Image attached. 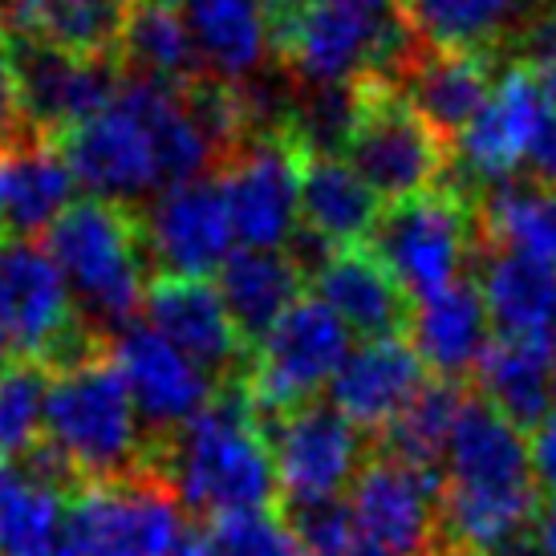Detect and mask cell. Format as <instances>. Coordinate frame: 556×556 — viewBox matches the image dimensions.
<instances>
[{
  "label": "cell",
  "instance_id": "22",
  "mask_svg": "<svg viewBox=\"0 0 556 556\" xmlns=\"http://www.w3.org/2000/svg\"><path fill=\"white\" fill-rule=\"evenodd\" d=\"M309 285L313 296L350 329V338H406L415 301L402 293L399 280L387 273V264L366 244L333 248L309 273Z\"/></svg>",
  "mask_w": 556,
  "mask_h": 556
},
{
  "label": "cell",
  "instance_id": "42",
  "mask_svg": "<svg viewBox=\"0 0 556 556\" xmlns=\"http://www.w3.org/2000/svg\"><path fill=\"white\" fill-rule=\"evenodd\" d=\"M532 74H536V81H541L544 98H548V110L556 114V53H548L541 65H528Z\"/></svg>",
  "mask_w": 556,
  "mask_h": 556
},
{
  "label": "cell",
  "instance_id": "17",
  "mask_svg": "<svg viewBox=\"0 0 556 556\" xmlns=\"http://www.w3.org/2000/svg\"><path fill=\"white\" fill-rule=\"evenodd\" d=\"M142 219L155 277H216L236 252L228 203L216 179H191L155 195Z\"/></svg>",
  "mask_w": 556,
  "mask_h": 556
},
{
  "label": "cell",
  "instance_id": "47",
  "mask_svg": "<svg viewBox=\"0 0 556 556\" xmlns=\"http://www.w3.org/2000/svg\"><path fill=\"white\" fill-rule=\"evenodd\" d=\"M9 46V29H4V16H0V49Z\"/></svg>",
  "mask_w": 556,
  "mask_h": 556
},
{
  "label": "cell",
  "instance_id": "4",
  "mask_svg": "<svg viewBox=\"0 0 556 556\" xmlns=\"http://www.w3.org/2000/svg\"><path fill=\"white\" fill-rule=\"evenodd\" d=\"M410 46L399 0H305L273 16V49L309 90L387 81Z\"/></svg>",
  "mask_w": 556,
  "mask_h": 556
},
{
  "label": "cell",
  "instance_id": "11",
  "mask_svg": "<svg viewBox=\"0 0 556 556\" xmlns=\"http://www.w3.org/2000/svg\"><path fill=\"white\" fill-rule=\"evenodd\" d=\"M345 357H350V329L317 296H301L252 350V366L240 387L264 422L280 410L317 399L321 387L338 378Z\"/></svg>",
  "mask_w": 556,
  "mask_h": 556
},
{
  "label": "cell",
  "instance_id": "6",
  "mask_svg": "<svg viewBox=\"0 0 556 556\" xmlns=\"http://www.w3.org/2000/svg\"><path fill=\"white\" fill-rule=\"evenodd\" d=\"M366 248L387 264L402 293L418 305L464 280V268L479 256L483 248L479 200L467 195L459 184L443 179L415 200L382 207Z\"/></svg>",
  "mask_w": 556,
  "mask_h": 556
},
{
  "label": "cell",
  "instance_id": "40",
  "mask_svg": "<svg viewBox=\"0 0 556 556\" xmlns=\"http://www.w3.org/2000/svg\"><path fill=\"white\" fill-rule=\"evenodd\" d=\"M532 541L541 548V556H556V500H544L532 525Z\"/></svg>",
  "mask_w": 556,
  "mask_h": 556
},
{
  "label": "cell",
  "instance_id": "45",
  "mask_svg": "<svg viewBox=\"0 0 556 556\" xmlns=\"http://www.w3.org/2000/svg\"><path fill=\"white\" fill-rule=\"evenodd\" d=\"M268 4V21L280 13H289V9H296V4H305V0H264Z\"/></svg>",
  "mask_w": 556,
  "mask_h": 556
},
{
  "label": "cell",
  "instance_id": "31",
  "mask_svg": "<svg viewBox=\"0 0 556 556\" xmlns=\"http://www.w3.org/2000/svg\"><path fill=\"white\" fill-rule=\"evenodd\" d=\"M553 378H556V350L541 341L500 338L479 357L471 382L479 387V399L492 402L504 418H511L520 431L541 427L553 415Z\"/></svg>",
  "mask_w": 556,
  "mask_h": 556
},
{
  "label": "cell",
  "instance_id": "44",
  "mask_svg": "<svg viewBox=\"0 0 556 556\" xmlns=\"http://www.w3.org/2000/svg\"><path fill=\"white\" fill-rule=\"evenodd\" d=\"M415 556H464V553H459L455 544H447V541H439V536H434V541L422 544V548H418Z\"/></svg>",
  "mask_w": 556,
  "mask_h": 556
},
{
  "label": "cell",
  "instance_id": "28",
  "mask_svg": "<svg viewBox=\"0 0 556 556\" xmlns=\"http://www.w3.org/2000/svg\"><path fill=\"white\" fill-rule=\"evenodd\" d=\"M382 200L341 155H301V232L325 248L366 244Z\"/></svg>",
  "mask_w": 556,
  "mask_h": 556
},
{
  "label": "cell",
  "instance_id": "18",
  "mask_svg": "<svg viewBox=\"0 0 556 556\" xmlns=\"http://www.w3.org/2000/svg\"><path fill=\"white\" fill-rule=\"evenodd\" d=\"M110 357L123 370L126 390L139 406L147 431L159 443L175 434L184 422L200 415L207 402L216 399L219 382L203 374L187 354H179L167 338H159L147 321H130L110 338Z\"/></svg>",
  "mask_w": 556,
  "mask_h": 556
},
{
  "label": "cell",
  "instance_id": "34",
  "mask_svg": "<svg viewBox=\"0 0 556 556\" xmlns=\"http://www.w3.org/2000/svg\"><path fill=\"white\" fill-rule=\"evenodd\" d=\"M464 406H467V382H439V378H431V387L422 390L406 406V415L382 434V451L402 459V464L418 467V471L439 476L451 431H455V422L464 415Z\"/></svg>",
  "mask_w": 556,
  "mask_h": 556
},
{
  "label": "cell",
  "instance_id": "8",
  "mask_svg": "<svg viewBox=\"0 0 556 556\" xmlns=\"http://www.w3.org/2000/svg\"><path fill=\"white\" fill-rule=\"evenodd\" d=\"M0 341L49 370L106 345L81 321L62 268L37 240H0Z\"/></svg>",
  "mask_w": 556,
  "mask_h": 556
},
{
  "label": "cell",
  "instance_id": "15",
  "mask_svg": "<svg viewBox=\"0 0 556 556\" xmlns=\"http://www.w3.org/2000/svg\"><path fill=\"white\" fill-rule=\"evenodd\" d=\"M9 62H13L33 135L49 142H62L70 130L102 114L126 78L118 62L74 58V53L33 46L21 37H9Z\"/></svg>",
  "mask_w": 556,
  "mask_h": 556
},
{
  "label": "cell",
  "instance_id": "13",
  "mask_svg": "<svg viewBox=\"0 0 556 556\" xmlns=\"http://www.w3.org/2000/svg\"><path fill=\"white\" fill-rule=\"evenodd\" d=\"M553 118L556 114L548 110V98H544L536 74L520 62H508L488 106L479 110L476 123L451 147V155H455L451 167H459V187L479 200L483 191L511 184L516 170L528 167V159H532Z\"/></svg>",
  "mask_w": 556,
  "mask_h": 556
},
{
  "label": "cell",
  "instance_id": "19",
  "mask_svg": "<svg viewBox=\"0 0 556 556\" xmlns=\"http://www.w3.org/2000/svg\"><path fill=\"white\" fill-rule=\"evenodd\" d=\"M495 81V58L479 53H451V49L410 46L387 86L431 126L439 139L455 147L459 135L476 123V114L488 106Z\"/></svg>",
  "mask_w": 556,
  "mask_h": 556
},
{
  "label": "cell",
  "instance_id": "49",
  "mask_svg": "<svg viewBox=\"0 0 556 556\" xmlns=\"http://www.w3.org/2000/svg\"><path fill=\"white\" fill-rule=\"evenodd\" d=\"M338 556H366V553H357V548H354V553H338Z\"/></svg>",
  "mask_w": 556,
  "mask_h": 556
},
{
  "label": "cell",
  "instance_id": "14",
  "mask_svg": "<svg viewBox=\"0 0 556 556\" xmlns=\"http://www.w3.org/2000/svg\"><path fill=\"white\" fill-rule=\"evenodd\" d=\"M345 508L366 556H415L439 536V479L378 451L350 483Z\"/></svg>",
  "mask_w": 556,
  "mask_h": 556
},
{
  "label": "cell",
  "instance_id": "12",
  "mask_svg": "<svg viewBox=\"0 0 556 556\" xmlns=\"http://www.w3.org/2000/svg\"><path fill=\"white\" fill-rule=\"evenodd\" d=\"M264 434L277 464L280 508L345 500L354 476L370 459L362 451V431L321 399L264 418Z\"/></svg>",
  "mask_w": 556,
  "mask_h": 556
},
{
  "label": "cell",
  "instance_id": "43",
  "mask_svg": "<svg viewBox=\"0 0 556 556\" xmlns=\"http://www.w3.org/2000/svg\"><path fill=\"white\" fill-rule=\"evenodd\" d=\"M492 556H541V548H536L532 536H525V541L508 544V548H500V553H492Z\"/></svg>",
  "mask_w": 556,
  "mask_h": 556
},
{
  "label": "cell",
  "instance_id": "36",
  "mask_svg": "<svg viewBox=\"0 0 556 556\" xmlns=\"http://www.w3.org/2000/svg\"><path fill=\"white\" fill-rule=\"evenodd\" d=\"M207 532H212L216 556H305V544L296 541L285 511L273 508L224 516Z\"/></svg>",
  "mask_w": 556,
  "mask_h": 556
},
{
  "label": "cell",
  "instance_id": "27",
  "mask_svg": "<svg viewBox=\"0 0 556 556\" xmlns=\"http://www.w3.org/2000/svg\"><path fill=\"white\" fill-rule=\"evenodd\" d=\"M74 170L62 147L29 139L0 151V236L33 240L49 232L58 216L74 203Z\"/></svg>",
  "mask_w": 556,
  "mask_h": 556
},
{
  "label": "cell",
  "instance_id": "30",
  "mask_svg": "<svg viewBox=\"0 0 556 556\" xmlns=\"http://www.w3.org/2000/svg\"><path fill=\"white\" fill-rule=\"evenodd\" d=\"M195 37L203 70L219 81L248 78L273 46V21L264 0H175Z\"/></svg>",
  "mask_w": 556,
  "mask_h": 556
},
{
  "label": "cell",
  "instance_id": "46",
  "mask_svg": "<svg viewBox=\"0 0 556 556\" xmlns=\"http://www.w3.org/2000/svg\"><path fill=\"white\" fill-rule=\"evenodd\" d=\"M4 366H9V345L0 341V374H4Z\"/></svg>",
  "mask_w": 556,
  "mask_h": 556
},
{
  "label": "cell",
  "instance_id": "1",
  "mask_svg": "<svg viewBox=\"0 0 556 556\" xmlns=\"http://www.w3.org/2000/svg\"><path fill=\"white\" fill-rule=\"evenodd\" d=\"M536 511L541 488L525 431L492 402L467 394L443 455L439 541L455 544L464 556H492L532 536Z\"/></svg>",
  "mask_w": 556,
  "mask_h": 556
},
{
  "label": "cell",
  "instance_id": "32",
  "mask_svg": "<svg viewBox=\"0 0 556 556\" xmlns=\"http://www.w3.org/2000/svg\"><path fill=\"white\" fill-rule=\"evenodd\" d=\"M118 62H126V74L163 81V86H187V81L212 78L203 70V58L184 13L175 4H163V0H142L139 4V13L126 29Z\"/></svg>",
  "mask_w": 556,
  "mask_h": 556
},
{
  "label": "cell",
  "instance_id": "21",
  "mask_svg": "<svg viewBox=\"0 0 556 556\" xmlns=\"http://www.w3.org/2000/svg\"><path fill=\"white\" fill-rule=\"evenodd\" d=\"M427 387H431V370L422 366L415 345L406 338H382L350 350L345 366L329 382V394L357 431L382 439Z\"/></svg>",
  "mask_w": 556,
  "mask_h": 556
},
{
  "label": "cell",
  "instance_id": "7",
  "mask_svg": "<svg viewBox=\"0 0 556 556\" xmlns=\"http://www.w3.org/2000/svg\"><path fill=\"white\" fill-rule=\"evenodd\" d=\"M382 203L415 200L447 179L451 147L387 81L354 86V118L338 151Z\"/></svg>",
  "mask_w": 556,
  "mask_h": 556
},
{
  "label": "cell",
  "instance_id": "10",
  "mask_svg": "<svg viewBox=\"0 0 556 556\" xmlns=\"http://www.w3.org/2000/svg\"><path fill=\"white\" fill-rule=\"evenodd\" d=\"M301 142L289 126H264L232 147L216 167L240 248L285 252L301 232Z\"/></svg>",
  "mask_w": 556,
  "mask_h": 556
},
{
  "label": "cell",
  "instance_id": "37",
  "mask_svg": "<svg viewBox=\"0 0 556 556\" xmlns=\"http://www.w3.org/2000/svg\"><path fill=\"white\" fill-rule=\"evenodd\" d=\"M29 139H37V135H33V126H29L13 62H9V46H4L0 49V151H4V147H16V142H29Z\"/></svg>",
  "mask_w": 556,
  "mask_h": 556
},
{
  "label": "cell",
  "instance_id": "48",
  "mask_svg": "<svg viewBox=\"0 0 556 556\" xmlns=\"http://www.w3.org/2000/svg\"><path fill=\"white\" fill-rule=\"evenodd\" d=\"M553 410H556V378H553Z\"/></svg>",
  "mask_w": 556,
  "mask_h": 556
},
{
  "label": "cell",
  "instance_id": "38",
  "mask_svg": "<svg viewBox=\"0 0 556 556\" xmlns=\"http://www.w3.org/2000/svg\"><path fill=\"white\" fill-rule=\"evenodd\" d=\"M528 451H532V476H536V488H541L548 500H556V410L544 418L541 427H532Z\"/></svg>",
  "mask_w": 556,
  "mask_h": 556
},
{
  "label": "cell",
  "instance_id": "41",
  "mask_svg": "<svg viewBox=\"0 0 556 556\" xmlns=\"http://www.w3.org/2000/svg\"><path fill=\"white\" fill-rule=\"evenodd\" d=\"M167 556H216V544H212V532L207 528H184V536L175 541Z\"/></svg>",
  "mask_w": 556,
  "mask_h": 556
},
{
  "label": "cell",
  "instance_id": "25",
  "mask_svg": "<svg viewBox=\"0 0 556 556\" xmlns=\"http://www.w3.org/2000/svg\"><path fill=\"white\" fill-rule=\"evenodd\" d=\"M406 341L439 382H467L483 350L492 345V313L476 277L455 280L443 293L418 301L410 309Z\"/></svg>",
  "mask_w": 556,
  "mask_h": 556
},
{
  "label": "cell",
  "instance_id": "9",
  "mask_svg": "<svg viewBox=\"0 0 556 556\" xmlns=\"http://www.w3.org/2000/svg\"><path fill=\"white\" fill-rule=\"evenodd\" d=\"M184 528L179 495L151 467L78 488L65 520V556H167Z\"/></svg>",
  "mask_w": 556,
  "mask_h": 556
},
{
  "label": "cell",
  "instance_id": "20",
  "mask_svg": "<svg viewBox=\"0 0 556 556\" xmlns=\"http://www.w3.org/2000/svg\"><path fill=\"white\" fill-rule=\"evenodd\" d=\"M74 471L41 447L0 464V556H65Z\"/></svg>",
  "mask_w": 556,
  "mask_h": 556
},
{
  "label": "cell",
  "instance_id": "23",
  "mask_svg": "<svg viewBox=\"0 0 556 556\" xmlns=\"http://www.w3.org/2000/svg\"><path fill=\"white\" fill-rule=\"evenodd\" d=\"M142 0H0L9 37L33 46L118 62L126 29Z\"/></svg>",
  "mask_w": 556,
  "mask_h": 556
},
{
  "label": "cell",
  "instance_id": "39",
  "mask_svg": "<svg viewBox=\"0 0 556 556\" xmlns=\"http://www.w3.org/2000/svg\"><path fill=\"white\" fill-rule=\"evenodd\" d=\"M528 170H532V184L553 187L556 191V118L548 123L541 142H536V151H532V159H528Z\"/></svg>",
  "mask_w": 556,
  "mask_h": 556
},
{
  "label": "cell",
  "instance_id": "24",
  "mask_svg": "<svg viewBox=\"0 0 556 556\" xmlns=\"http://www.w3.org/2000/svg\"><path fill=\"white\" fill-rule=\"evenodd\" d=\"M399 13L418 46L479 53V58H516V46L532 16L536 0H399Z\"/></svg>",
  "mask_w": 556,
  "mask_h": 556
},
{
  "label": "cell",
  "instance_id": "26",
  "mask_svg": "<svg viewBox=\"0 0 556 556\" xmlns=\"http://www.w3.org/2000/svg\"><path fill=\"white\" fill-rule=\"evenodd\" d=\"M476 285L500 338L541 341L556 350V268L483 244L476 256Z\"/></svg>",
  "mask_w": 556,
  "mask_h": 556
},
{
  "label": "cell",
  "instance_id": "3",
  "mask_svg": "<svg viewBox=\"0 0 556 556\" xmlns=\"http://www.w3.org/2000/svg\"><path fill=\"white\" fill-rule=\"evenodd\" d=\"M46 447L62 459L81 488L159 471V439L147 431L139 406L114 366L110 345L53 370L46 402Z\"/></svg>",
  "mask_w": 556,
  "mask_h": 556
},
{
  "label": "cell",
  "instance_id": "35",
  "mask_svg": "<svg viewBox=\"0 0 556 556\" xmlns=\"http://www.w3.org/2000/svg\"><path fill=\"white\" fill-rule=\"evenodd\" d=\"M53 370L16 357L0 374V464H16L46 443V402Z\"/></svg>",
  "mask_w": 556,
  "mask_h": 556
},
{
  "label": "cell",
  "instance_id": "50",
  "mask_svg": "<svg viewBox=\"0 0 556 556\" xmlns=\"http://www.w3.org/2000/svg\"><path fill=\"white\" fill-rule=\"evenodd\" d=\"M553 9H556V0H553Z\"/></svg>",
  "mask_w": 556,
  "mask_h": 556
},
{
  "label": "cell",
  "instance_id": "2",
  "mask_svg": "<svg viewBox=\"0 0 556 556\" xmlns=\"http://www.w3.org/2000/svg\"><path fill=\"white\" fill-rule=\"evenodd\" d=\"M159 471L179 504L203 520L280 504L277 464L244 387H224L200 415L159 443Z\"/></svg>",
  "mask_w": 556,
  "mask_h": 556
},
{
  "label": "cell",
  "instance_id": "16",
  "mask_svg": "<svg viewBox=\"0 0 556 556\" xmlns=\"http://www.w3.org/2000/svg\"><path fill=\"white\" fill-rule=\"evenodd\" d=\"M142 321L187 354L219 387H240L252 366V345L240 338L232 313L212 280L155 277L142 301Z\"/></svg>",
  "mask_w": 556,
  "mask_h": 556
},
{
  "label": "cell",
  "instance_id": "5",
  "mask_svg": "<svg viewBox=\"0 0 556 556\" xmlns=\"http://www.w3.org/2000/svg\"><path fill=\"white\" fill-rule=\"evenodd\" d=\"M46 248L62 268L81 321L93 333H118L142 313L155 280L142 219L130 207L106 200L70 203L46 232Z\"/></svg>",
  "mask_w": 556,
  "mask_h": 556
},
{
  "label": "cell",
  "instance_id": "33",
  "mask_svg": "<svg viewBox=\"0 0 556 556\" xmlns=\"http://www.w3.org/2000/svg\"><path fill=\"white\" fill-rule=\"evenodd\" d=\"M483 244L508 248L556 268V191L525 179L500 184L479 195Z\"/></svg>",
  "mask_w": 556,
  "mask_h": 556
},
{
  "label": "cell",
  "instance_id": "29",
  "mask_svg": "<svg viewBox=\"0 0 556 556\" xmlns=\"http://www.w3.org/2000/svg\"><path fill=\"white\" fill-rule=\"evenodd\" d=\"M216 289L232 313L240 338L256 350L268 329L293 309L305 289V268L289 252H261V248H236L216 273Z\"/></svg>",
  "mask_w": 556,
  "mask_h": 556
}]
</instances>
